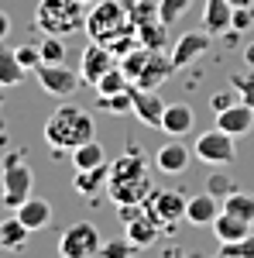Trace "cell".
<instances>
[{
    "label": "cell",
    "mask_w": 254,
    "mask_h": 258,
    "mask_svg": "<svg viewBox=\"0 0 254 258\" xmlns=\"http://www.w3.org/2000/svg\"><path fill=\"white\" fill-rule=\"evenodd\" d=\"M97 107L107 114H134V86L124 93H114V97H100Z\"/></svg>",
    "instance_id": "cell-29"
},
{
    "label": "cell",
    "mask_w": 254,
    "mask_h": 258,
    "mask_svg": "<svg viewBox=\"0 0 254 258\" xmlns=\"http://www.w3.org/2000/svg\"><path fill=\"white\" fill-rule=\"evenodd\" d=\"M86 31H90L93 41L110 45L114 38L127 35V31H137V28H134V21H131L124 4H117V0H97L93 11L86 14Z\"/></svg>",
    "instance_id": "cell-3"
},
{
    "label": "cell",
    "mask_w": 254,
    "mask_h": 258,
    "mask_svg": "<svg viewBox=\"0 0 254 258\" xmlns=\"http://www.w3.org/2000/svg\"><path fill=\"white\" fill-rule=\"evenodd\" d=\"M161 258H193V255H189V251H182V248H168Z\"/></svg>",
    "instance_id": "cell-41"
},
{
    "label": "cell",
    "mask_w": 254,
    "mask_h": 258,
    "mask_svg": "<svg viewBox=\"0 0 254 258\" xmlns=\"http://www.w3.org/2000/svg\"><path fill=\"white\" fill-rule=\"evenodd\" d=\"M7 35H11V14H7V11H0V41L7 38Z\"/></svg>",
    "instance_id": "cell-39"
},
{
    "label": "cell",
    "mask_w": 254,
    "mask_h": 258,
    "mask_svg": "<svg viewBox=\"0 0 254 258\" xmlns=\"http://www.w3.org/2000/svg\"><path fill=\"white\" fill-rule=\"evenodd\" d=\"M161 231H165V227H161V224H158V220L151 217L148 210H144L141 217H134L131 224H124V234H127V241L134 244L137 251H144V248H151V244H155V241L161 238Z\"/></svg>",
    "instance_id": "cell-14"
},
{
    "label": "cell",
    "mask_w": 254,
    "mask_h": 258,
    "mask_svg": "<svg viewBox=\"0 0 254 258\" xmlns=\"http://www.w3.org/2000/svg\"><path fill=\"white\" fill-rule=\"evenodd\" d=\"M189 159H193V152L186 148V145H179L176 138L168 141V145H161L155 152V165L158 172H165V176H179V172H186L189 169Z\"/></svg>",
    "instance_id": "cell-16"
},
{
    "label": "cell",
    "mask_w": 254,
    "mask_h": 258,
    "mask_svg": "<svg viewBox=\"0 0 254 258\" xmlns=\"http://www.w3.org/2000/svg\"><path fill=\"white\" fill-rule=\"evenodd\" d=\"M151 193H155V186H151V176L148 172L120 176V179H110L107 182V197L114 200L117 207H124V203H148Z\"/></svg>",
    "instance_id": "cell-8"
},
{
    "label": "cell",
    "mask_w": 254,
    "mask_h": 258,
    "mask_svg": "<svg viewBox=\"0 0 254 258\" xmlns=\"http://www.w3.org/2000/svg\"><path fill=\"white\" fill-rule=\"evenodd\" d=\"M134 255H137V248L127 241V234H124V238H107L103 241L97 258H134Z\"/></svg>",
    "instance_id": "cell-30"
},
{
    "label": "cell",
    "mask_w": 254,
    "mask_h": 258,
    "mask_svg": "<svg viewBox=\"0 0 254 258\" xmlns=\"http://www.w3.org/2000/svg\"><path fill=\"white\" fill-rule=\"evenodd\" d=\"M220 255L223 258H254V234L237 238V241H223L220 244Z\"/></svg>",
    "instance_id": "cell-33"
},
{
    "label": "cell",
    "mask_w": 254,
    "mask_h": 258,
    "mask_svg": "<svg viewBox=\"0 0 254 258\" xmlns=\"http://www.w3.org/2000/svg\"><path fill=\"white\" fill-rule=\"evenodd\" d=\"M216 127L227 131L230 138H244V135H251V131H254V107H247L244 100H237L234 107H227V110L216 114Z\"/></svg>",
    "instance_id": "cell-12"
},
{
    "label": "cell",
    "mask_w": 254,
    "mask_h": 258,
    "mask_svg": "<svg viewBox=\"0 0 254 258\" xmlns=\"http://www.w3.org/2000/svg\"><path fill=\"white\" fill-rule=\"evenodd\" d=\"M69 159H72L76 169H93V165H103L107 162V148L93 138V141H86V145H79V148H72Z\"/></svg>",
    "instance_id": "cell-24"
},
{
    "label": "cell",
    "mask_w": 254,
    "mask_h": 258,
    "mask_svg": "<svg viewBox=\"0 0 254 258\" xmlns=\"http://www.w3.org/2000/svg\"><path fill=\"white\" fill-rule=\"evenodd\" d=\"M172 73H176L172 59H165V55H161V48H158V52H151V55H148L144 69L137 73L134 86H137V90H158V86H161V83L168 80Z\"/></svg>",
    "instance_id": "cell-13"
},
{
    "label": "cell",
    "mask_w": 254,
    "mask_h": 258,
    "mask_svg": "<svg viewBox=\"0 0 254 258\" xmlns=\"http://www.w3.org/2000/svg\"><path fill=\"white\" fill-rule=\"evenodd\" d=\"M114 66H117V55H114L103 41H93V45L82 48V59H79V80L90 83V86H97L100 76H103L107 69H114Z\"/></svg>",
    "instance_id": "cell-10"
},
{
    "label": "cell",
    "mask_w": 254,
    "mask_h": 258,
    "mask_svg": "<svg viewBox=\"0 0 254 258\" xmlns=\"http://www.w3.org/2000/svg\"><path fill=\"white\" fill-rule=\"evenodd\" d=\"M234 7H254V0H230Z\"/></svg>",
    "instance_id": "cell-42"
},
{
    "label": "cell",
    "mask_w": 254,
    "mask_h": 258,
    "mask_svg": "<svg viewBox=\"0 0 254 258\" xmlns=\"http://www.w3.org/2000/svg\"><path fill=\"white\" fill-rule=\"evenodd\" d=\"M100 238L97 224H90V220H76V224H69L65 231H62L59 238V258H97L100 255Z\"/></svg>",
    "instance_id": "cell-5"
},
{
    "label": "cell",
    "mask_w": 254,
    "mask_h": 258,
    "mask_svg": "<svg viewBox=\"0 0 254 258\" xmlns=\"http://www.w3.org/2000/svg\"><path fill=\"white\" fill-rule=\"evenodd\" d=\"M35 28L45 35H72L79 28H86V14L79 0H38L35 7Z\"/></svg>",
    "instance_id": "cell-2"
},
{
    "label": "cell",
    "mask_w": 254,
    "mask_h": 258,
    "mask_svg": "<svg viewBox=\"0 0 254 258\" xmlns=\"http://www.w3.org/2000/svg\"><path fill=\"white\" fill-rule=\"evenodd\" d=\"M254 24V7H234V18H230V31H247Z\"/></svg>",
    "instance_id": "cell-38"
},
{
    "label": "cell",
    "mask_w": 254,
    "mask_h": 258,
    "mask_svg": "<svg viewBox=\"0 0 254 258\" xmlns=\"http://www.w3.org/2000/svg\"><path fill=\"white\" fill-rule=\"evenodd\" d=\"M107 182H110V162L93 165V169H76V176H72V189H76L79 197H97V193L107 189Z\"/></svg>",
    "instance_id": "cell-18"
},
{
    "label": "cell",
    "mask_w": 254,
    "mask_h": 258,
    "mask_svg": "<svg viewBox=\"0 0 254 258\" xmlns=\"http://www.w3.org/2000/svg\"><path fill=\"white\" fill-rule=\"evenodd\" d=\"M79 4H82V7H93V4H97V0H79Z\"/></svg>",
    "instance_id": "cell-43"
},
{
    "label": "cell",
    "mask_w": 254,
    "mask_h": 258,
    "mask_svg": "<svg viewBox=\"0 0 254 258\" xmlns=\"http://www.w3.org/2000/svg\"><path fill=\"white\" fill-rule=\"evenodd\" d=\"M230 18H234V4L230 0H206V7H203V31L223 35V31H230Z\"/></svg>",
    "instance_id": "cell-20"
},
{
    "label": "cell",
    "mask_w": 254,
    "mask_h": 258,
    "mask_svg": "<svg viewBox=\"0 0 254 258\" xmlns=\"http://www.w3.org/2000/svg\"><path fill=\"white\" fill-rule=\"evenodd\" d=\"M18 217L24 220V227L41 231V227H48V224H52V203H48V200H41V197H28L18 207Z\"/></svg>",
    "instance_id": "cell-22"
},
{
    "label": "cell",
    "mask_w": 254,
    "mask_h": 258,
    "mask_svg": "<svg viewBox=\"0 0 254 258\" xmlns=\"http://www.w3.org/2000/svg\"><path fill=\"white\" fill-rule=\"evenodd\" d=\"M189 7H193V0H158V18L165 24H176Z\"/></svg>",
    "instance_id": "cell-34"
},
{
    "label": "cell",
    "mask_w": 254,
    "mask_h": 258,
    "mask_svg": "<svg viewBox=\"0 0 254 258\" xmlns=\"http://www.w3.org/2000/svg\"><path fill=\"white\" fill-rule=\"evenodd\" d=\"M237 189V182L227 172H210V179H206V193H213L216 200H223V197H230Z\"/></svg>",
    "instance_id": "cell-35"
},
{
    "label": "cell",
    "mask_w": 254,
    "mask_h": 258,
    "mask_svg": "<svg viewBox=\"0 0 254 258\" xmlns=\"http://www.w3.org/2000/svg\"><path fill=\"white\" fill-rule=\"evenodd\" d=\"M134 114L148 127L161 131V114H165V100L158 97V90H137L134 86Z\"/></svg>",
    "instance_id": "cell-19"
},
{
    "label": "cell",
    "mask_w": 254,
    "mask_h": 258,
    "mask_svg": "<svg viewBox=\"0 0 254 258\" xmlns=\"http://www.w3.org/2000/svg\"><path fill=\"white\" fill-rule=\"evenodd\" d=\"M220 210H223V203H220L213 193H196V197H189V203H186V220L196 224V227H210Z\"/></svg>",
    "instance_id": "cell-17"
},
{
    "label": "cell",
    "mask_w": 254,
    "mask_h": 258,
    "mask_svg": "<svg viewBox=\"0 0 254 258\" xmlns=\"http://www.w3.org/2000/svg\"><path fill=\"white\" fill-rule=\"evenodd\" d=\"M0 176H4V207L18 210L31 197V186H35V172L24 159V152H7L4 165H0Z\"/></svg>",
    "instance_id": "cell-4"
},
{
    "label": "cell",
    "mask_w": 254,
    "mask_h": 258,
    "mask_svg": "<svg viewBox=\"0 0 254 258\" xmlns=\"http://www.w3.org/2000/svg\"><path fill=\"white\" fill-rule=\"evenodd\" d=\"M97 138V124L90 117V110L62 103L59 110H52V117L45 120V141L52 152H72L79 145Z\"/></svg>",
    "instance_id": "cell-1"
},
{
    "label": "cell",
    "mask_w": 254,
    "mask_h": 258,
    "mask_svg": "<svg viewBox=\"0 0 254 258\" xmlns=\"http://www.w3.org/2000/svg\"><path fill=\"white\" fill-rule=\"evenodd\" d=\"M237 100H240V97H237V90H234V86H230V90H216L213 97H210V107H213V114H220V110L234 107Z\"/></svg>",
    "instance_id": "cell-37"
},
{
    "label": "cell",
    "mask_w": 254,
    "mask_h": 258,
    "mask_svg": "<svg viewBox=\"0 0 254 258\" xmlns=\"http://www.w3.org/2000/svg\"><path fill=\"white\" fill-rule=\"evenodd\" d=\"M186 203H189V197H182L179 189H155L144 207L165 231H172L179 220H186Z\"/></svg>",
    "instance_id": "cell-7"
},
{
    "label": "cell",
    "mask_w": 254,
    "mask_h": 258,
    "mask_svg": "<svg viewBox=\"0 0 254 258\" xmlns=\"http://www.w3.org/2000/svg\"><path fill=\"white\" fill-rule=\"evenodd\" d=\"M220 203H223V210H227V214L244 217V220H251V224H254V197H251V193H240V189H234L230 197H223Z\"/></svg>",
    "instance_id": "cell-28"
},
{
    "label": "cell",
    "mask_w": 254,
    "mask_h": 258,
    "mask_svg": "<svg viewBox=\"0 0 254 258\" xmlns=\"http://www.w3.org/2000/svg\"><path fill=\"white\" fill-rule=\"evenodd\" d=\"M137 28V41H141V45H144V48H161V45H165V28H168V24H165V21L161 18H151V21H141V24H134Z\"/></svg>",
    "instance_id": "cell-26"
},
{
    "label": "cell",
    "mask_w": 254,
    "mask_h": 258,
    "mask_svg": "<svg viewBox=\"0 0 254 258\" xmlns=\"http://www.w3.org/2000/svg\"><path fill=\"white\" fill-rule=\"evenodd\" d=\"M134 83L127 80V73L120 69V66H114V69H107L103 76H100L97 83V93L100 97H114V93H124V90H131Z\"/></svg>",
    "instance_id": "cell-27"
},
{
    "label": "cell",
    "mask_w": 254,
    "mask_h": 258,
    "mask_svg": "<svg viewBox=\"0 0 254 258\" xmlns=\"http://www.w3.org/2000/svg\"><path fill=\"white\" fill-rule=\"evenodd\" d=\"M38 83L45 93H52V97H72L76 93V86L82 80H79V73H72L65 62H55V66H48V62H41L38 69Z\"/></svg>",
    "instance_id": "cell-9"
},
{
    "label": "cell",
    "mask_w": 254,
    "mask_h": 258,
    "mask_svg": "<svg viewBox=\"0 0 254 258\" xmlns=\"http://www.w3.org/2000/svg\"><path fill=\"white\" fill-rule=\"evenodd\" d=\"M193 159L206 162V165H227V162L237 159V148H234V138L220 127H210L203 131L193 145Z\"/></svg>",
    "instance_id": "cell-6"
},
{
    "label": "cell",
    "mask_w": 254,
    "mask_h": 258,
    "mask_svg": "<svg viewBox=\"0 0 254 258\" xmlns=\"http://www.w3.org/2000/svg\"><path fill=\"white\" fill-rule=\"evenodd\" d=\"M28 76V69L18 62L11 48H0V86H21Z\"/></svg>",
    "instance_id": "cell-25"
},
{
    "label": "cell",
    "mask_w": 254,
    "mask_h": 258,
    "mask_svg": "<svg viewBox=\"0 0 254 258\" xmlns=\"http://www.w3.org/2000/svg\"><path fill=\"white\" fill-rule=\"evenodd\" d=\"M210 38H213L210 31H186V35H179V41L172 45V55H168L172 66H176V69L193 66V62L210 48Z\"/></svg>",
    "instance_id": "cell-11"
},
{
    "label": "cell",
    "mask_w": 254,
    "mask_h": 258,
    "mask_svg": "<svg viewBox=\"0 0 254 258\" xmlns=\"http://www.w3.org/2000/svg\"><path fill=\"white\" fill-rule=\"evenodd\" d=\"M14 55H18V62L28 69V73H35L41 66V52H38V45H18L14 48Z\"/></svg>",
    "instance_id": "cell-36"
},
{
    "label": "cell",
    "mask_w": 254,
    "mask_h": 258,
    "mask_svg": "<svg viewBox=\"0 0 254 258\" xmlns=\"http://www.w3.org/2000/svg\"><path fill=\"white\" fill-rule=\"evenodd\" d=\"M230 86L237 90V97L244 100L247 107H254V69L251 66H247L244 73H234V76H230Z\"/></svg>",
    "instance_id": "cell-32"
},
{
    "label": "cell",
    "mask_w": 254,
    "mask_h": 258,
    "mask_svg": "<svg viewBox=\"0 0 254 258\" xmlns=\"http://www.w3.org/2000/svg\"><path fill=\"white\" fill-rule=\"evenodd\" d=\"M196 127V114L189 103H165V114H161V131L168 138H182Z\"/></svg>",
    "instance_id": "cell-15"
},
{
    "label": "cell",
    "mask_w": 254,
    "mask_h": 258,
    "mask_svg": "<svg viewBox=\"0 0 254 258\" xmlns=\"http://www.w3.org/2000/svg\"><path fill=\"white\" fill-rule=\"evenodd\" d=\"M38 52H41V62H48V66H55V62H65V41L59 35H45L38 41Z\"/></svg>",
    "instance_id": "cell-31"
},
{
    "label": "cell",
    "mask_w": 254,
    "mask_h": 258,
    "mask_svg": "<svg viewBox=\"0 0 254 258\" xmlns=\"http://www.w3.org/2000/svg\"><path fill=\"white\" fill-rule=\"evenodd\" d=\"M210 227H213V234H216L220 244H223V241H237V238H247V234H251V220L234 217V214H227V210H220Z\"/></svg>",
    "instance_id": "cell-23"
},
{
    "label": "cell",
    "mask_w": 254,
    "mask_h": 258,
    "mask_svg": "<svg viewBox=\"0 0 254 258\" xmlns=\"http://www.w3.org/2000/svg\"><path fill=\"white\" fill-rule=\"evenodd\" d=\"M0 90H4V86H0ZM0 103H4V97H0Z\"/></svg>",
    "instance_id": "cell-44"
},
{
    "label": "cell",
    "mask_w": 254,
    "mask_h": 258,
    "mask_svg": "<svg viewBox=\"0 0 254 258\" xmlns=\"http://www.w3.org/2000/svg\"><path fill=\"white\" fill-rule=\"evenodd\" d=\"M213 258H223V255H213Z\"/></svg>",
    "instance_id": "cell-45"
},
{
    "label": "cell",
    "mask_w": 254,
    "mask_h": 258,
    "mask_svg": "<svg viewBox=\"0 0 254 258\" xmlns=\"http://www.w3.org/2000/svg\"><path fill=\"white\" fill-rule=\"evenodd\" d=\"M244 66H251V69H254V41H251V45H244Z\"/></svg>",
    "instance_id": "cell-40"
},
{
    "label": "cell",
    "mask_w": 254,
    "mask_h": 258,
    "mask_svg": "<svg viewBox=\"0 0 254 258\" xmlns=\"http://www.w3.org/2000/svg\"><path fill=\"white\" fill-rule=\"evenodd\" d=\"M28 238H31V227H24V220L14 214V217L0 220V248L4 251H24L28 248Z\"/></svg>",
    "instance_id": "cell-21"
}]
</instances>
